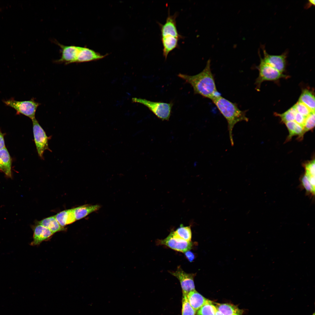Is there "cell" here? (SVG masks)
Here are the masks:
<instances>
[{"label": "cell", "instance_id": "obj_12", "mask_svg": "<svg viewBox=\"0 0 315 315\" xmlns=\"http://www.w3.org/2000/svg\"><path fill=\"white\" fill-rule=\"evenodd\" d=\"M32 229L33 240L30 245L33 246L38 245L48 239L54 234L49 229L38 224L34 226Z\"/></svg>", "mask_w": 315, "mask_h": 315}, {"label": "cell", "instance_id": "obj_33", "mask_svg": "<svg viewBox=\"0 0 315 315\" xmlns=\"http://www.w3.org/2000/svg\"><path fill=\"white\" fill-rule=\"evenodd\" d=\"M309 3L307 4L308 6L307 7H310L311 5H315V0H310L309 1Z\"/></svg>", "mask_w": 315, "mask_h": 315}, {"label": "cell", "instance_id": "obj_27", "mask_svg": "<svg viewBox=\"0 0 315 315\" xmlns=\"http://www.w3.org/2000/svg\"><path fill=\"white\" fill-rule=\"evenodd\" d=\"M315 127V111L312 112L307 117L303 127L304 136L305 133L312 130Z\"/></svg>", "mask_w": 315, "mask_h": 315}, {"label": "cell", "instance_id": "obj_15", "mask_svg": "<svg viewBox=\"0 0 315 315\" xmlns=\"http://www.w3.org/2000/svg\"><path fill=\"white\" fill-rule=\"evenodd\" d=\"M187 297L190 305L196 311L210 301L205 298L195 290L190 292Z\"/></svg>", "mask_w": 315, "mask_h": 315}, {"label": "cell", "instance_id": "obj_2", "mask_svg": "<svg viewBox=\"0 0 315 315\" xmlns=\"http://www.w3.org/2000/svg\"><path fill=\"white\" fill-rule=\"evenodd\" d=\"M211 100L227 120L230 142L231 146H233V129L237 123L243 121H248L246 114L247 110H240L236 103L230 102L221 95L216 97Z\"/></svg>", "mask_w": 315, "mask_h": 315}, {"label": "cell", "instance_id": "obj_23", "mask_svg": "<svg viewBox=\"0 0 315 315\" xmlns=\"http://www.w3.org/2000/svg\"><path fill=\"white\" fill-rule=\"evenodd\" d=\"M297 112L293 106L282 113H275L274 115L279 117L281 121L283 123L295 121L296 114Z\"/></svg>", "mask_w": 315, "mask_h": 315}, {"label": "cell", "instance_id": "obj_32", "mask_svg": "<svg viewBox=\"0 0 315 315\" xmlns=\"http://www.w3.org/2000/svg\"><path fill=\"white\" fill-rule=\"evenodd\" d=\"M5 147L4 136L0 130V150Z\"/></svg>", "mask_w": 315, "mask_h": 315}, {"label": "cell", "instance_id": "obj_31", "mask_svg": "<svg viewBox=\"0 0 315 315\" xmlns=\"http://www.w3.org/2000/svg\"><path fill=\"white\" fill-rule=\"evenodd\" d=\"M184 253L186 258L190 262H191L195 258V256L192 252L188 250Z\"/></svg>", "mask_w": 315, "mask_h": 315}, {"label": "cell", "instance_id": "obj_24", "mask_svg": "<svg viewBox=\"0 0 315 315\" xmlns=\"http://www.w3.org/2000/svg\"><path fill=\"white\" fill-rule=\"evenodd\" d=\"M217 309L210 301L204 304L197 311V315H216Z\"/></svg>", "mask_w": 315, "mask_h": 315}, {"label": "cell", "instance_id": "obj_35", "mask_svg": "<svg viewBox=\"0 0 315 315\" xmlns=\"http://www.w3.org/2000/svg\"><path fill=\"white\" fill-rule=\"evenodd\" d=\"M312 315H315V313H313V314H312Z\"/></svg>", "mask_w": 315, "mask_h": 315}, {"label": "cell", "instance_id": "obj_13", "mask_svg": "<svg viewBox=\"0 0 315 315\" xmlns=\"http://www.w3.org/2000/svg\"><path fill=\"white\" fill-rule=\"evenodd\" d=\"M105 57L95 52L93 50L85 47H80L75 63L87 62L96 60Z\"/></svg>", "mask_w": 315, "mask_h": 315}, {"label": "cell", "instance_id": "obj_16", "mask_svg": "<svg viewBox=\"0 0 315 315\" xmlns=\"http://www.w3.org/2000/svg\"><path fill=\"white\" fill-rule=\"evenodd\" d=\"M163 45V55L166 59L169 53L178 47V41L180 38L172 36L161 37Z\"/></svg>", "mask_w": 315, "mask_h": 315}, {"label": "cell", "instance_id": "obj_8", "mask_svg": "<svg viewBox=\"0 0 315 315\" xmlns=\"http://www.w3.org/2000/svg\"><path fill=\"white\" fill-rule=\"evenodd\" d=\"M179 280L182 289V295H186L195 290L194 278L196 274L188 273L179 267L175 272H170Z\"/></svg>", "mask_w": 315, "mask_h": 315}, {"label": "cell", "instance_id": "obj_25", "mask_svg": "<svg viewBox=\"0 0 315 315\" xmlns=\"http://www.w3.org/2000/svg\"><path fill=\"white\" fill-rule=\"evenodd\" d=\"M176 235L179 238L186 241L191 242L192 232L190 226H184L181 225L180 227L174 231Z\"/></svg>", "mask_w": 315, "mask_h": 315}, {"label": "cell", "instance_id": "obj_1", "mask_svg": "<svg viewBox=\"0 0 315 315\" xmlns=\"http://www.w3.org/2000/svg\"><path fill=\"white\" fill-rule=\"evenodd\" d=\"M178 77L190 84L193 88L194 94L212 100L221 95L217 90L214 75L211 68V60L207 61L204 69L198 74L189 76L179 73Z\"/></svg>", "mask_w": 315, "mask_h": 315}, {"label": "cell", "instance_id": "obj_20", "mask_svg": "<svg viewBox=\"0 0 315 315\" xmlns=\"http://www.w3.org/2000/svg\"><path fill=\"white\" fill-rule=\"evenodd\" d=\"M38 224L50 230L54 233L65 230L66 228L61 226L56 220L55 216L44 219L38 222Z\"/></svg>", "mask_w": 315, "mask_h": 315}, {"label": "cell", "instance_id": "obj_5", "mask_svg": "<svg viewBox=\"0 0 315 315\" xmlns=\"http://www.w3.org/2000/svg\"><path fill=\"white\" fill-rule=\"evenodd\" d=\"M7 106H10L16 111V114L24 115L32 120L35 118V113L40 104L35 101L33 99L24 101H18L13 98L3 101Z\"/></svg>", "mask_w": 315, "mask_h": 315}, {"label": "cell", "instance_id": "obj_19", "mask_svg": "<svg viewBox=\"0 0 315 315\" xmlns=\"http://www.w3.org/2000/svg\"><path fill=\"white\" fill-rule=\"evenodd\" d=\"M60 225L62 227L75 221L73 209L62 211L55 216Z\"/></svg>", "mask_w": 315, "mask_h": 315}, {"label": "cell", "instance_id": "obj_6", "mask_svg": "<svg viewBox=\"0 0 315 315\" xmlns=\"http://www.w3.org/2000/svg\"><path fill=\"white\" fill-rule=\"evenodd\" d=\"M34 139L38 154L42 159L43 154L47 150H50L48 147L49 138L36 118L32 120Z\"/></svg>", "mask_w": 315, "mask_h": 315}, {"label": "cell", "instance_id": "obj_21", "mask_svg": "<svg viewBox=\"0 0 315 315\" xmlns=\"http://www.w3.org/2000/svg\"><path fill=\"white\" fill-rule=\"evenodd\" d=\"M217 310L223 315H242L243 310L237 306L228 303H216Z\"/></svg>", "mask_w": 315, "mask_h": 315}, {"label": "cell", "instance_id": "obj_26", "mask_svg": "<svg viewBox=\"0 0 315 315\" xmlns=\"http://www.w3.org/2000/svg\"><path fill=\"white\" fill-rule=\"evenodd\" d=\"M181 315H195L196 311L189 303L186 295H182Z\"/></svg>", "mask_w": 315, "mask_h": 315}, {"label": "cell", "instance_id": "obj_22", "mask_svg": "<svg viewBox=\"0 0 315 315\" xmlns=\"http://www.w3.org/2000/svg\"><path fill=\"white\" fill-rule=\"evenodd\" d=\"M298 101L304 104L312 111H315V97L312 91L308 89H304Z\"/></svg>", "mask_w": 315, "mask_h": 315}, {"label": "cell", "instance_id": "obj_29", "mask_svg": "<svg viewBox=\"0 0 315 315\" xmlns=\"http://www.w3.org/2000/svg\"><path fill=\"white\" fill-rule=\"evenodd\" d=\"M305 169V174L308 177H315L314 159L304 164Z\"/></svg>", "mask_w": 315, "mask_h": 315}, {"label": "cell", "instance_id": "obj_3", "mask_svg": "<svg viewBox=\"0 0 315 315\" xmlns=\"http://www.w3.org/2000/svg\"><path fill=\"white\" fill-rule=\"evenodd\" d=\"M134 102L142 104L147 107L157 117L162 120H168L173 106L172 102H153L145 99L133 98Z\"/></svg>", "mask_w": 315, "mask_h": 315}, {"label": "cell", "instance_id": "obj_30", "mask_svg": "<svg viewBox=\"0 0 315 315\" xmlns=\"http://www.w3.org/2000/svg\"><path fill=\"white\" fill-rule=\"evenodd\" d=\"M306 117L297 112L295 116V121L303 127Z\"/></svg>", "mask_w": 315, "mask_h": 315}, {"label": "cell", "instance_id": "obj_10", "mask_svg": "<svg viewBox=\"0 0 315 315\" xmlns=\"http://www.w3.org/2000/svg\"><path fill=\"white\" fill-rule=\"evenodd\" d=\"M264 55V61L280 72L283 73L285 70L286 64L287 53L285 52L279 55L268 54L264 47H262Z\"/></svg>", "mask_w": 315, "mask_h": 315}, {"label": "cell", "instance_id": "obj_34", "mask_svg": "<svg viewBox=\"0 0 315 315\" xmlns=\"http://www.w3.org/2000/svg\"><path fill=\"white\" fill-rule=\"evenodd\" d=\"M216 315H223L221 313H220L217 309V311L216 313Z\"/></svg>", "mask_w": 315, "mask_h": 315}, {"label": "cell", "instance_id": "obj_14", "mask_svg": "<svg viewBox=\"0 0 315 315\" xmlns=\"http://www.w3.org/2000/svg\"><path fill=\"white\" fill-rule=\"evenodd\" d=\"M11 159L6 147L0 150V169L8 177H11Z\"/></svg>", "mask_w": 315, "mask_h": 315}, {"label": "cell", "instance_id": "obj_9", "mask_svg": "<svg viewBox=\"0 0 315 315\" xmlns=\"http://www.w3.org/2000/svg\"><path fill=\"white\" fill-rule=\"evenodd\" d=\"M168 12L165 23L164 24L159 23L160 29L161 37L172 36L182 39L184 37L178 33L177 28L176 19L178 15L177 13L176 12L173 15H171L169 11Z\"/></svg>", "mask_w": 315, "mask_h": 315}, {"label": "cell", "instance_id": "obj_7", "mask_svg": "<svg viewBox=\"0 0 315 315\" xmlns=\"http://www.w3.org/2000/svg\"><path fill=\"white\" fill-rule=\"evenodd\" d=\"M157 244L159 245H164L175 251L184 253L191 249L193 246L192 243L186 241L178 237L174 231L163 239L159 240Z\"/></svg>", "mask_w": 315, "mask_h": 315}, {"label": "cell", "instance_id": "obj_17", "mask_svg": "<svg viewBox=\"0 0 315 315\" xmlns=\"http://www.w3.org/2000/svg\"><path fill=\"white\" fill-rule=\"evenodd\" d=\"M100 208V206L98 205L85 204L73 208V209L76 219L77 220L98 210Z\"/></svg>", "mask_w": 315, "mask_h": 315}, {"label": "cell", "instance_id": "obj_4", "mask_svg": "<svg viewBox=\"0 0 315 315\" xmlns=\"http://www.w3.org/2000/svg\"><path fill=\"white\" fill-rule=\"evenodd\" d=\"M260 56V62L257 67L259 74L255 83L257 90H260L262 83L264 81H276L281 78L287 77V76L265 63L262 58Z\"/></svg>", "mask_w": 315, "mask_h": 315}, {"label": "cell", "instance_id": "obj_18", "mask_svg": "<svg viewBox=\"0 0 315 315\" xmlns=\"http://www.w3.org/2000/svg\"><path fill=\"white\" fill-rule=\"evenodd\" d=\"M285 124L289 132V135L285 142L289 141L291 139L292 137L295 135L298 136L297 138L298 140L301 141L303 139V128L302 126L295 121L289 122Z\"/></svg>", "mask_w": 315, "mask_h": 315}, {"label": "cell", "instance_id": "obj_11", "mask_svg": "<svg viewBox=\"0 0 315 315\" xmlns=\"http://www.w3.org/2000/svg\"><path fill=\"white\" fill-rule=\"evenodd\" d=\"M61 49L60 58L56 60L58 63H64L66 64L75 63L79 51L80 46H65L56 42Z\"/></svg>", "mask_w": 315, "mask_h": 315}, {"label": "cell", "instance_id": "obj_28", "mask_svg": "<svg viewBox=\"0 0 315 315\" xmlns=\"http://www.w3.org/2000/svg\"><path fill=\"white\" fill-rule=\"evenodd\" d=\"M293 106L298 113L306 117L312 112H313L306 105L299 101L297 102Z\"/></svg>", "mask_w": 315, "mask_h": 315}]
</instances>
